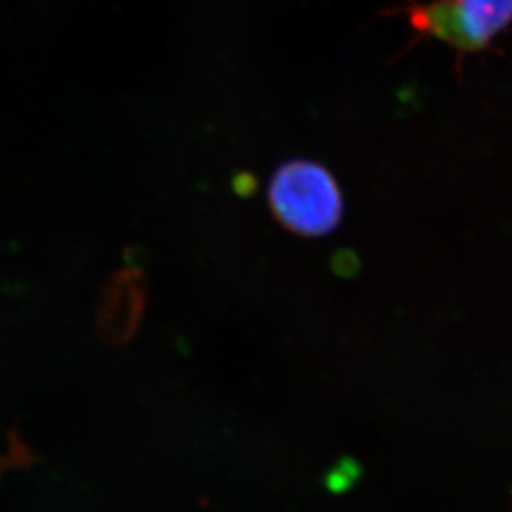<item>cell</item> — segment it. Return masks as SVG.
I'll return each instance as SVG.
<instances>
[{
    "mask_svg": "<svg viewBox=\"0 0 512 512\" xmlns=\"http://www.w3.org/2000/svg\"><path fill=\"white\" fill-rule=\"evenodd\" d=\"M268 203L281 227L301 237L328 235L343 218V195L335 177L311 160H291L276 168Z\"/></svg>",
    "mask_w": 512,
    "mask_h": 512,
    "instance_id": "cell-1",
    "label": "cell"
},
{
    "mask_svg": "<svg viewBox=\"0 0 512 512\" xmlns=\"http://www.w3.org/2000/svg\"><path fill=\"white\" fill-rule=\"evenodd\" d=\"M147 276L135 263L115 270L105 281L97 306V335L112 348L127 345L137 335L147 310Z\"/></svg>",
    "mask_w": 512,
    "mask_h": 512,
    "instance_id": "cell-3",
    "label": "cell"
},
{
    "mask_svg": "<svg viewBox=\"0 0 512 512\" xmlns=\"http://www.w3.org/2000/svg\"><path fill=\"white\" fill-rule=\"evenodd\" d=\"M356 478H358V469L351 468L350 461H343L335 469H331L328 478H326V483H328L333 493H341V491L350 488V484L355 483Z\"/></svg>",
    "mask_w": 512,
    "mask_h": 512,
    "instance_id": "cell-4",
    "label": "cell"
},
{
    "mask_svg": "<svg viewBox=\"0 0 512 512\" xmlns=\"http://www.w3.org/2000/svg\"><path fill=\"white\" fill-rule=\"evenodd\" d=\"M414 29L459 50H481L512 22V0H436L408 9Z\"/></svg>",
    "mask_w": 512,
    "mask_h": 512,
    "instance_id": "cell-2",
    "label": "cell"
}]
</instances>
